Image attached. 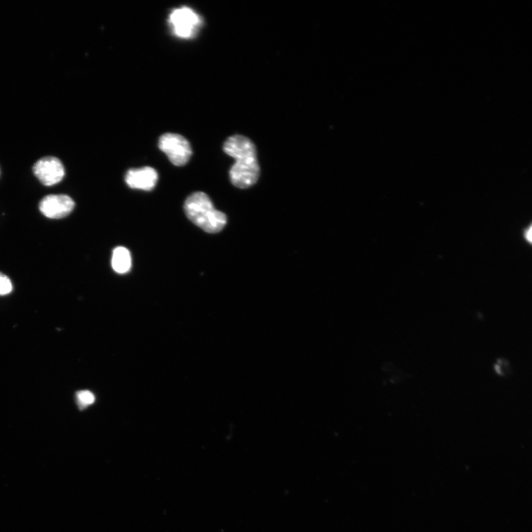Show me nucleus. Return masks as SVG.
Returning a JSON list of instances; mask_svg holds the SVG:
<instances>
[{"label": "nucleus", "instance_id": "1a4fd4ad", "mask_svg": "<svg viewBox=\"0 0 532 532\" xmlns=\"http://www.w3.org/2000/svg\"><path fill=\"white\" fill-rule=\"evenodd\" d=\"M78 406L81 409H85L95 402L96 398L92 392L89 390H81L76 393Z\"/></svg>", "mask_w": 532, "mask_h": 532}, {"label": "nucleus", "instance_id": "7ed1b4c3", "mask_svg": "<svg viewBox=\"0 0 532 532\" xmlns=\"http://www.w3.org/2000/svg\"><path fill=\"white\" fill-rule=\"evenodd\" d=\"M168 23L173 35L190 40L194 38L201 29L202 19L191 8L182 6L171 11Z\"/></svg>", "mask_w": 532, "mask_h": 532}, {"label": "nucleus", "instance_id": "0eeeda50", "mask_svg": "<svg viewBox=\"0 0 532 532\" xmlns=\"http://www.w3.org/2000/svg\"><path fill=\"white\" fill-rule=\"evenodd\" d=\"M158 180L157 171L150 167L131 169L126 172L125 181L128 187L134 190L151 191L156 186Z\"/></svg>", "mask_w": 532, "mask_h": 532}, {"label": "nucleus", "instance_id": "20e7f679", "mask_svg": "<svg viewBox=\"0 0 532 532\" xmlns=\"http://www.w3.org/2000/svg\"><path fill=\"white\" fill-rule=\"evenodd\" d=\"M158 147L166 154L171 163L178 167L186 165L192 155L189 141L177 133L162 135L159 138Z\"/></svg>", "mask_w": 532, "mask_h": 532}, {"label": "nucleus", "instance_id": "39448f33", "mask_svg": "<svg viewBox=\"0 0 532 532\" xmlns=\"http://www.w3.org/2000/svg\"><path fill=\"white\" fill-rule=\"evenodd\" d=\"M33 172L40 183L47 187L59 183L65 175L62 161L53 156L40 159L33 165Z\"/></svg>", "mask_w": 532, "mask_h": 532}, {"label": "nucleus", "instance_id": "6e6552de", "mask_svg": "<svg viewBox=\"0 0 532 532\" xmlns=\"http://www.w3.org/2000/svg\"><path fill=\"white\" fill-rule=\"evenodd\" d=\"M111 264L113 269L118 274L129 272L132 266L130 251L122 247L115 248L113 251Z\"/></svg>", "mask_w": 532, "mask_h": 532}, {"label": "nucleus", "instance_id": "f257e3e1", "mask_svg": "<svg viewBox=\"0 0 532 532\" xmlns=\"http://www.w3.org/2000/svg\"><path fill=\"white\" fill-rule=\"evenodd\" d=\"M224 151L235 160L229 171L231 183L240 189H247L256 184L260 177L257 148L249 138L242 135L228 137Z\"/></svg>", "mask_w": 532, "mask_h": 532}, {"label": "nucleus", "instance_id": "423d86ee", "mask_svg": "<svg viewBox=\"0 0 532 532\" xmlns=\"http://www.w3.org/2000/svg\"><path fill=\"white\" fill-rule=\"evenodd\" d=\"M75 202L67 194H49L44 197L39 204L41 213L51 219H62L71 215Z\"/></svg>", "mask_w": 532, "mask_h": 532}, {"label": "nucleus", "instance_id": "f8f14e48", "mask_svg": "<svg viewBox=\"0 0 532 532\" xmlns=\"http://www.w3.org/2000/svg\"><path fill=\"white\" fill-rule=\"evenodd\" d=\"M531 224H529V225L526 226L523 231V237L525 241L529 245L531 244Z\"/></svg>", "mask_w": 532, "mask_h": 532}, {"label": "nucleus", "instance_id": "f03ea898", "mask_svg": "<svg viewBox=\"0 0 532 532\" xmlns=\"http://www.w3.org/2000/svg\"><path fill=\"white\" fill-rule=\"evenodd\" d=\"M184 211L190 221L207 233H219L227 224V217L217 210L206 193L197 192L185 201Z\"/></svg>", "mask_w": 532, "mask_h": 532}, {"label": "nucleus", "instance_id": "9d476101", "mask_svg": "<svg viewBox=\"0 0 532 532\" xmlns=\"http://www.w3.org/2000/svg\"><path fill=\"white\" fill-rule=\"evenodd\" d=\"M13 290V282L6 274L0 272V296H6Z\"/></svg>", "mask_w": 532, "mask_h": 532}, {"label": "nucleus", "instance_id": "9b49d317", "mask_svg": "<svg viewBox=\"0 0 532 532\" xmlns=\"http://www.w3.org/2000/svg\"><path fill=\"white\" fill-rule=\"evenodd\" d=\"M494 368L495 369V372L501 376H507L510 373V363H508L507 360H504V358L497 360L494 365Z\"/></svg>", "mask_w": 532, "mask_h": 532}]
</instances>
